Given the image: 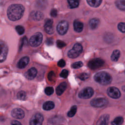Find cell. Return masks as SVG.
I'll return each mask as SVG.
<instances>
[{"label":"cell","mask_w":125,"mask_h":125,"mask_svg":"<svg viewBox=\"0 0 125 125\" xmlns=\"http://www.w3.org/2000/svg\"><path fill=\"white\" fill-rule=\"evenodd\" d=\"M94 94L93 88L87 87L83 89L79 93V97L81 99H88L92 97Z\"/></svg>","instance_id":"obj_5"},{"label":"cell","mask_w":125,"mask_h":125,"mask_svg":"<svg viewBox=\"0 0 125 125\" xmlns=\"http://www.w3.org/2000/svg\"><path fill=\"white\" fill-rule=\"evenodd\" d=\"M48 79L50 81H53L55 78V74L53 71H50L49 72L47 75Z\"/></svg>","instance_id":"obj_34"},{"label":"cell","mask_w":125,"mask_h":125,"mask_svg":"<svg viewBox=\"0 0 125 125\" xmlns=\"http://www.w3.org/2000/svg\"><path fill=\"white\" fill-rule=\"evenodd\" d=\"M53 23V21L51 19H47L45 21L44 30L48 34H52L54 33Z\"/></svg>","instance_id":"obj_13"},{"label":"cell","mask_w":125,"mask_h":125,"mask_svg":"<svg viewBox=\"0 0 125 125\" xmlns=\"http://www.w3.org/2000/svg\"><path fill=\"white\" fill-rule=\"evenodd\" d=\"M42 41V35L40 32H37L31 37L29 44L33 47H37L41 44Z\"/></svg>","instance_id":"obj_4"},{"label":"cell","mask_w":125,"mask_h":125,"mask_svg":"<svg viewBox=\"0 0 125 125\" xmlns=\"http://www.w3.org/2000/svg\"><path fill=\"white\" fill-rule=\"evenodd\" d=\"M68 75V71L66 69H63L60 74V76L63 78H65Z\"/></svg>","instance_id":"obj_36"},{"label":"cell","mask_w":125,"mask_h":125,"mask_svg":"<svg viewBox=\"0 0 125 125\" xmlns=\"http://www.w3.org/2000/svg\"><path fill=\"white\" fill-rule=\"evenodd\" d=\"M82 51L83 47L82 45L80 43H77L75 44L72 49L68 52L67 55L70 58H75L80 55Z\"/></svg>","instance_id":"obj_3"},{"label":"cell","mask_w":125,"mask_h":125,"mask_svg":"<svg viewBox=\"0 0 125 125\" xmlns=\"http://www.w3.org/2000/svg\"><path fill=\"white\" fill-rule=\"evenodd\" d=\"M16 30L17 33L20 35H22L24 32V28H23V27H22L21 25L17 26L16 27Z\"/></svg>","instance_id":"obj_30"},{"label":"cell","mask_w":125,"mask_h":125,"mask_svg":"<svg viewBox=\"0 0 125 125\" xmlns=\"http://www.w3.org/2000/svg\"><path fill=\"white\" fill-rule=\"evenodd\" d=\"M68 29V23L66 21H62L58 24L57 29L59 34L63 35L65 34Z\"/></svg>","instance_id":"obj_9"},{"label":"cell","mask_w":125,"mask_h":125,"mask_svg":"<svg viewBox=\"0 0 125 125\" xmlns=\"http://www.w3.org/2000/svg\"><path fill=\"white\" fill-rule=\"evenodd\" d=\"M83 65V63L82 62L80 61V62H75L73 63H72V64L71 65V67L73 68L74 69H77V68H79L80 67H81Z\"/></svg>","instance_id":"obj_29"},{"label":"cell","mask_w":125,"mask_h":125,"mask_svg":"<svg viewBox=\"0 0 125 125\" xmlns=\"http://www.w3.org/2000/svg\"><path fill=\"white\" fill-rule=\"evenodd\" d=\"M120 56V52L118 50H115L113 51L111 56V59L112 61L116 62L118 60L119 57Z\"/></svg>","instance_id":"obj_23"},{"label":"cell","mask_w":125,"mask_h":125,"mask_svg":"<svg viewBox=\"0 0 125 125\" xmlns=\"http://www.w3.org/2000/svg\"><path fill=\"white\" fill-rule=\"evenodd\" d=\"M65 45H66L65 43L62 41L58 40L57 42V45L58 47H59L60 48H62L64 46H65Z\"/></svg>","instance_id":"obj_35"},{"label":"cell","mask_w":125,"mask_h":125,"mask_svg":"<svg viewBox=\"0 0 125 125\" xmlns=\"http://www.w3.org/2000/svg\"><path fill=\"white\" fill-rule=\"evenodd\" d=\"M46 43L48 45H51L53 44V41L51 39H48L46 41Z\"/></svg>","instance_id":"obj_40"},{"label":"cell","mask_w":125,"mask_h":125,"mask_svg":"<svg viewBox=\"0 0 125 125\" xmlns=\"http://www.w3.org/2000/svg\"><path fill=\"white\" fill-rule=\"evenodd\" d=\"M26 93L23 91H20L17 94V97L19 100H23L26 98Z\"/></svg>","instance_id":"obj_28"},{"label":"cell","mask_w":125,"mask_h":125,"mask_svg":"<svg viewBox=\"0 0 125 125\" xmlns=\"http://www.w3.org/2000/svg\"><path fill=\"white\" fill-rule=\"evenodd\" d=\"M119 30L122 32H125V22H120L118 25Z\"/></svg>","instance_id":"obj_33"},{"label":"cell","mask_w":125,"mask_h":125,"mask_svg":"<svg viewBox=\"0 0 125 125\" xmlns=\"http://www.w3.org/2000/svg\"><path fill=\"white\" fill-rule=\"evenodd\" d=\"M108 95L112 98L118 99L121 96V93L118 88L116 87H109L107 90Z\"/></svg>","instance_id":"obj_11"},{"label":"cell","mask_w":125,"mask_h":125,"mask_svg":"<svg viewBox=\"0 0 125 125\" xmlns=\"http://www.w3.org/2000/svg\"><path fill=\"white\" fill-rule=\"evenodd\" d=\"M116 5L119 9L125 11V0H118L116 2Z\"/></svg>","instance_id":"obj_24"},{"label":"cell","mask_w":125,"mask_h":125,"mask_svg":"<svg viewBox=\"0 0 125 125\" xmlns=\"http://www.w3.org/2000/svg\"><path fill=\"white\" fill-rule=\"evenodd\" d=\"M77 106L76 105H73L71 107V109H70V110L67 113V116L69 117H73L75 114L76 113L77 111Z\"/></svg>","instance_id":"obj_27"},{"label":"cell","mask_w":125,"mask_h":125,"mask_svg":"<svg viewBox=\"0 0 125 125\" xmlns=\"http://www.w3.org/2000/svg\"><path fill=\"white\" fill-rule=\"evenodd\" d=\"M44 92L47 95H50L53 93L54 89L52 87H47L44 90Z\"/></svg>","instance_id":"obj_31"},{"label":"cell","mask_w":125,"mask_h":125,"mask_svg":"<svg viewBox=\"0 0 125 125\" xmlns=\"http://www.w3.org/2000/svg\"><path fill=\"white\" fill-rule=\"evenodd\" d=\"M43 121V116L40 113L34 114L30 119L29 125H42Z\"/></svg>","instance_id":"obj_7"},{"label":"cell","mask_w":125,"mask_h":125,"mask_svg":"<svg viewBox=\"0 0 125 125\" xmlns=\"http://www.w3.org/2000/svg\"><path fill=\"white\" fill-rule=\"evenodd\" d=\"M100 21L96 18L92 19L89 21V26L91 29H95L97 28L100 24Z\"/></svg>","instance_id":"obj_20"},{"label":"cell","mask_w":125,"mask_h":125,"mask_svg":"<svg viewBox=\"0 0 125 125\" xmlns=\"http://www.w3.org/2000/svg\"><path fill=\"white\" fill-rule=\"evenodd\" d=\"M122 89H123V90L124 91H125V86H123V87H122Z\"/></svg>","instance_id":"obj_41"},{"label":"cell","mask_w":125,"mask_h":125,"mask_svg":"<svg viewBox=\"0 0 125 125\" xmlns=\"http://www.w3.org/2000/svg\"><path fill=\"white\" fill-rule=\"evenodd\" d=\"M109 119V116L108 114H104L99 119L96 125H108Z\"/></svg>","instance_id":"obj_15"},{"label":"cell","mask_w":125,"mask_h":125,"mask_svg":"<svg viewBox=\"0 0 125 125\" xmlns=\"http://www.w3.org/2000/svg\"><path fill=\"white\" fill-rule=\"evenodd\" d=\"M58 12L56 9H52L50 12V15L53 17H56L57 16Z\"/></svg>","instance_id":"obj_38"},{"label":"cell","mask_w":125,"mask_h":125,"mask_svg":"<svg viewBox=\"0 0 125 125\" xmlns=\"http://www.w3.org/2000/svg\"><path fill=\"white\" fill-rule=\"evenodd\" d=\"M124 120L122 117H117L112 122V125H121L123 123Z\"/></svg>","instance_id":"obj_26"},{"label":"cell","mask_w":125,"mask_h":125,"mask_svg":"<svg viewBox=\"0 0 125 125\" xmlns=\"http://www.w3.org/2000/svg\"><path fill=\"white\" fill-rule=\"evenodd\" d=\"M55 104L52 101H47L43 104V108L45 110H50L54 108Z\"/></svg>","instance_id":"obj_21"},{"label":"cell","mask_w":125,"mask_h":125,"mask_svg":"<svg viewBox=\"0 0 125 125\" xmlns=\"http://www.w3.org/2000/svg\"><path fill=\"white\" fill-rule=\"evenodd\" d=\"M30 16H31V18L35 21H41L44 17V15H43V13L42 12H41L40 11H33L30 14Z\"/></svg>","instance_id":"obj_16"},{"label":"cell","mask_w":125,"mask_h":125,"mask_svg":"<svg viewBox=\"0 0 125 125\" xmlns=\"http://www.w3.org/2000/svg\"><path fill=\"white\" fill-rule=\"evenodd\" d=\"M94 80L100 84L107 85L110 83L112 80L111 76L107 72H100L94 76Z\"/></svg>","instance_id":"obj_2"},{"label":"cell","mask_w":125,"mask_h":125,"mask_svg":"<svg viewBox=\"0 0 125 125\" xmlns=\"http://www.w3.org/2000/svg\"><path fill=\"white\" fill-rule=\"evenodd\" d=\"M88 4L93 7H98L102 3V0H86Z\"/></svg>","instance_id":"obj_22"},{"label":"cell","mask_w":125,"mask_h":125,"mask_svg":"<svg viewBox=\"0 0 125 125\" xmlns=\"http://www.w3.org/2000/svg\"><path fill=\"white\" fill-rule=\"evenodd\" d=\"M104 63V62L101 59H94L89 62L88 66L92 69H96L103 66Z\"/></svg>","instance_id":"obj_10"},{"label":"cell","mask_w":125,"mask_h":125,"mask_svg":"<svg viewBox=\"0 0 125 125\" xmlns=\"http://www.w3.org/2000/svg\"><path fill=\"white\" fill-rule=\"evenodd\" d=\"M65 62L62 59L60 60L58 62V65L60 67H63L65 66Z\"/></svg>","instance_id":"obj_37"},{"label":"cell","mask_w":125,"mask_h":125,"mask_svg":"<svg viewBox=\"0 0 125 125\" xmlns=\"http://www.w3.org/2000/svg\"><path fill=\"white\" fill-rule=\"evenodd\" d=\"M29 62V58L27 56H25L22 57L21 59H20V60L19 61L17 66L18 68L20 69H22L25 67Z\"/></svg>","instance_id":"obj_17"},{"label":"cell","mask_w":125,"mask_h":125,"mask_svg":"<svg viewBox=\"0 0 125 125\" xmlns=\"http://www.w3.org/2000/svg\"><path fill=\"white\" fill-rule=\"evenodd\" d=\"M78 77L81 80L84 81V80H85L86 79H87V78H88L89 75L85 73H81L79 75H78Z\"/></svg>","instance_id":"obj_32"},{"label":"cell","mask_w":125,"mask_h":125,"mask_svg":"<svg viewBox=\"0 0 125 125\" xmlns=\"http://www.w3.org/2000/svg\"><path fill=\"white\" fill-rule=\"evenodd\" d=\"M24 7L20 4H14L10 5L7 10V16L8 18L12 21H16L20 19L22 16Z\"/></svg>","instance_id":"obj_1"},{"label":"cell","mask_w":125,"mask_h":125,"mask_svg":"<svg viewBox=\"0 0 125 125\" xmlns=\"http://www.w3.org/2000/svg\"><path fill=\"white\" fill-rule=\"evenodd\" d=\"M80 0H67L69 5L71 8H76L79 6Z\"/></svg>","instance_id":"obj_25"},{"label":"cell","mask_w":125,"mask_h":125,"mask_svg":"<svg viewBox=\"0 0 125 125\" xmlns=\"http://www.w3.org/2000/svg\"><path fill=\"white\" fill-rule=\"evenodd\" d=\"M8 53L7 44L2 41L0 40V62H3L6 58Z\"/></svg>","instance_id":"obj_6"},{"label":"cell","mask_w":125,"mask_h":125,"mask_svg":"<svg viewBox=\"0 0 125 125\" xmlns=\"http://www.w3.org/2000/svg\"><path fill=\"white\" fill-rule=\"evenodd\" d=\"M74 28L75 31L77 32H81L82 31L83 27V23L78 20H75L74 21Z\"/></svg>","instance_id":"obj_19"},{"label":"cell","mask_w":125,"mask_h":125,"mask_svg":"<svg viewBox=\"0 0 125 125\" xmlns=\"http://www.w3.org/2000/svg\"><path fill=\"white\" fill-rule=\"evenodd\" d=\"M11 115L15 119H21L24 117V112L22 109L19 108H16L12 110Z\"/></svg>","instance_id":"obj_12"},{"label":"cell","mask_w":125,"mask_h":125,"mask_svg":"<svg viewBox=\"0 0 125 125\" xmlns=\"http://www.w3.org/2000/svg\"><path fill=\"white\" fill-rule=\"evenodd\" d=\"M67 87V84L65 82H62L57 87L56 91V94L58 96L61 95L63 92L65 90L66 88Z\"/></svg>","instance_id":"obj_18"},{"label":"cell","mask_w":125,"mask_h":125,"mask_svg":"<svg viewBox=\"0 0 125 125\" xmlns=\"http://www.w3.org/2000/svg\"><path fill=\"white\" fill-rule=\"evenodd\" d=\"M11 125H22L19 121L16 120H14L12 121V122L11 123Z\"/></svg>","instance_id":"obj_39"},{"label":"cell","mask_w":125,"mask_h":125,"mask_svg":"<svg viewBox=\"0 0 125 125\" xmlns=\"http://www.w3.org/2000/svg\"><path fill=\"white\" fill-rule=\"evenodd\" d=\"M37 74V69L34 67H32L27 71V72L25 73V76L28 80H31L34 79V78L36 76Z\"/></svg>","instance_id":"obj_14"},{"label":"cell","mask_w":125,"mask_h":125,"mask_svg":"<svg viewBox=\"0 0 125 125\" xmlns=\"http://www.w3.org/2000/svg\"><path fill=\"white\" fill-rule=\"evenodd\" d=\"M108 103V100L104 98H98L91 100L90 104L94 107H100L105 105Z\"/></svg>","instance_id":"obj_8"}]
</instances>
